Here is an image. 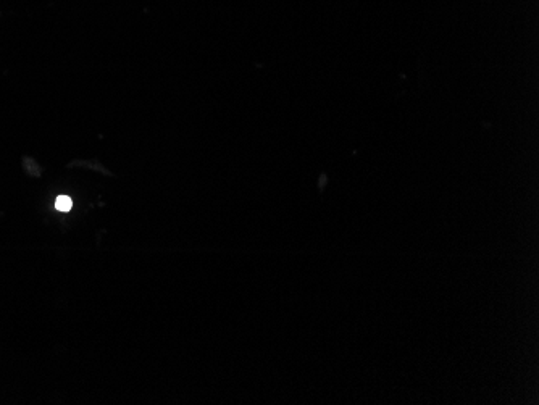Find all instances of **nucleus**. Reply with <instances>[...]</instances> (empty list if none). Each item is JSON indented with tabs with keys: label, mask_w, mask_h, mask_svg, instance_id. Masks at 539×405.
I'll use <instances>...</instances> for the list:
<instances>
[{
	"label": "nucleus",
	"mask_w": 539,
	"mask_h": 405,
	"mask_svg": "<svg viewBox=\"0 0 539 405\" xmlns=\"http://www.w3.org/2000/svg\"><path fill=\"white\" fill-rule=\"evenodd\" d=\"M72 205V199L68 196H59L55 201V209L60 210V212H70Z\"/></svg>",
	"instance_id": "f257e3e1"
}]
</instances>
